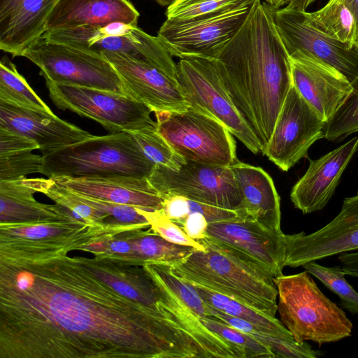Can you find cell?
Returning <instances> with one entry per match:
<instances>
[{
  "label": "cell",
  "mask_w": 358,
  "mask_h": 358,
  "mask_svg": "<svg viewBox=\"0 0 358 358\" xmlns=\"http://www.w3.org/2000/svg\"><path fill=\"white\" fill-rule=\"evenodd\" d=\"M250 335L268 346L275 358H316L322 355L320 351L313 350L306 341L298 343L295 339H287L258 332Z\"/></svg>",
  "instance_id": "cell-40"
},
{
  "label": "cell",
  "mask_w": 358,
  "mask_h": 358,
  "mask_svg": "<svg viewBox=\"0 0 358 358\" xmlns=\"http://www.w3.org/2000/svg\"><path fill=\"white\" fill-rule=\"evenodd\" d=\"M177 69L178 83L191 106L221 122L253 153L262 152L259 140L228 94L213 59H180Z\"/></svg>",
  "instance_id": "cell-8"
},
{
  "label": "cell",
  "mask_w": 358,
  "mask_h": 358,
  "mask_svg": "<svg viewBox=\"0 0 358 358\" xmlns=\"http://www.w3.org/2000/svg\"><path fill=\"white\" fill-rule=\"evenodd\" d=\"M292 84L327 122L353 90L337 69L307 52L289 55Z\"/></svg>",
  "instance_id": "cell-19"
},
{
  "label": "cell",
  "mask_w": 358,
  "mask_h": 358,
  "mask_svg": "<svg viewBox=\"0 0 358 358\" xmlns=\"http://www.w3.org/2000/svg\"><path fill=\"white\" fill-rule=\"evenodd\" d=\"M316 1L317 0H288L285 6L289 8L306 11V9Z\"/></svg>",
  "instance_id": "cell-46"
},
{
  "label": "cell",
  "mask_w": 358,
  "mask_h": 358,
  "mask_svg": "<svg viewBox=\"0 0 358 358\" xmlns=\"http://www.w3.org/2000/svg\"><path fill=\"white\" fill-rule=\"evenodd\" d=\"M252 0L219 15L187 23L165 21L157 37L173 57L216 59L249 15Z\"/></svg>",
  "instance_id": "cell-13"
},
{
  "label": "cell",
  "mask_w": 358,
  "mask_h": 358,
  "mask_svg": "<svg viewBox=\"0 0 358 358\" xmlns=\"http://www.w3.org/2000/svg\"><path fill=\"white\" fill-rule=\"evenodd\" d=\"M58 0H0V49L13 57L45 32V22Z\"/></svg>",
  "instance_id": "cell-23"
},
{
  "label": "cell",
  "mask_w": 358,
  "mask_h": 358,
  "mask_svg": "<svg viewBox=\"0 0 358 358\" xmlns=\"http://www.w3.org/2000/svg\"><path fill=\"white\" fill-rule=\"evenodd\" d=\"M230 168L242 199L241 217L281 230L280 199L271 177L261 167L239 161Z\"/></svg>",
  "instance_id": "cell-26"
},
{
  "label": "cell",
  "mask_w": 358,
  "mask_h": 358,
  "mask_svg": "<svg viewBox=\"0 0 358 358\" xmlns=\"http://www.w3.org/2000/svg\"><path fill=\"white\" fill-rule=\"evenodd\" d=\"M342 1L353 15L356 25V41L358 40V0H339Z\"/></svg>",
  "instance_id": "cell-45"
},
{
  "label": "cell",
  "mask_w": 358,
  "mask_h": 358,
  "mask_svg": "<svg viewBox=\"0 0 358 358\" xmlns=\"http://www.w3.org/2000/svg\"><path fill=\"white\" fill-rule=\"evenodd\" d=\"M132 224H92L76 219L0 224V249L24 252L84 251L86 246L133 229Z\"/></svg>",
  "instance_id": "cell-10"
},
{
  "label": "cell",
  "mask_w": 358,
  "mask_h": 358,
  "mask_svg": "<svg viewBox=\"0 0 358 358\" xmlns=\"http://www.w3.org/2000/svg\"><path fill=\"white\" fill-rule=\"evenodd\" d=\"M353 48L355 50V51L358 53V40H357L353 45Z\"/></svg>",
  "instance_id": "cell-49"
},
{
  "label": "cell",
  "mask_w": 358,
  "mask_h": 358,
  "mask_svg": "<svg viewBox=\"0 0 358 358\" xmlns=\"http://www.w3.org/2000/svg\"><path fill=\"white\" fill-rule=\"evenodd\" d=\"M252 0H174L167 8L166 21L192 22L210 17Z\"/></svg>",
  "instance_id": "cell-32"
},
{
  "label": "cell",
  "mask_w": 358,
  "mask_h": 358,
  "mask_svg": "<svg viewBox=\"0 0 358 358\" xmlns=\"http://www.w3.org/2000/svg\"><path fill=\"white\" fill-rule=\"evenodd\" d=\"M0 99L27 108L52 113L6 57L0 62Z\"/></svg>",
  "instance_id": "cell-31"
},
{
  "label": "cell",
  "mask_w": 358,
  "mask_h": 358,
  "mask_svg": "<svg viewBox=\"0 0 358 358\" xmlns=\"http://www.w3.org/2000/svg\"><path fill=\"white\" fill-rule=\"evenodd\" d=\"M83 196L87 203L102 210L117 223L139 225L145 228L150 227L148 220L138 211L135 206L101 201L85 196Z\"/></svg>",
  "instance_id": "cell-41"
},
{
  "label": "cell",
  "mask_w": 358,
  "mask_h": 358,
  "mask_svg": "<svg viewBox=\"0 0 358 358\" xmlns=\"http://www.w3.org/2000/svg\"><path fill=\"white\" fill-rule=\"evenodd\" d=\"M48 38L71 46L101 54L117 52L148 63L177 80V64L159 38L151 36L137 26L127 36L101 35L98 27L84 26L76 28L45 31Z\"/></svg>",
  "instance_id": "cell-15"
},
{
  "label": "cell",
  "mask_w": 358,
  "mask_h": 358,
  "mask_svg": "<svg viewBox=\"0 0 358 358\" xmlns=\"http://www.w3.org/2000/svg\"><path fill=\"white\" fill-rule=\"evenodd\" d=\"M302 266L339 297L342 308L353 315L358 314V292L345 278L346 274L341 266L327 267L314 261Z\"/></svg>",
  "instance_id": "cell-35"
},
{
  "label": "cell",
  "mask_w": 358,
  "mask_h": 358,
  "mask_svg": "<svg viewBox=\"0 0 358 358\" xmlns=\"http://www.w3.org/2000/svg\"><path fill=\"white\" fill-rule=\"evenodd\" d=\"M49 96L62 110L95 120L110 133L155 125L152 110L124 94L45 80Z\"/></svg>",
  "instance_id": "cell-9"
},
{
  "label": "cell",
  "mask_w": 358,
  "mask_h": 358,
  "mask_svg": "<svg viewBox=\"0 0 358 358\" xmlns=\"http://www.w3.org/2000/svg\"><path fill=\"white\" fill-rule=\"evenodd\" d=\"M308 23L325 36L353 48L356 25L353 15L339 0H329L320 9L305 12Z\"/></svg>",
  "instance_id": "cell-30"
},
{
  "label": "cell",
  "mask_w": 358,
  "mask_h": 358,
  "mask_svg": "<svg viewBox=\"0 0 358 358\" xmlns=\"http://www.w3.org/2000/svg\"><path fill=\"white\" fill-rule=\"evenodd\" d=\"M52 179L58 185L87 197L147 210L163 207V197L152 188L148 178L112 176Z\"/></svg>",
  "instance_id": "cell-24"
},
{
  "label": "cell",
  "mask_w": 358,
  "mask_h": 358,
  "mask_svg": "<svg viewBox=\"0 0 358 358\" xmlns=\"http://www.w3.org/2000/svg\"><path fill=\"white\" fill-rule=\"evenodd\" d=\"M209 330L216 333L235 348L243 358H275L268 346L250 334L209 318H199Z\"/></svg>",
  "instance_id": "cell-36"
},
{
  "label": "cell",
  "mask_w": 358,
  "mask_h": 358,
  "mask_svg": "<svg viewBox=\"0 0 358 358\" xmlns=\"http://www.w3.org/2000/svg\"><path fill=\"white\" fill-rule=\"evenodd\" d=\"M162 6H169L174 0H154Z\"/></svg>",
  "instance_id": "cell-48"
},
{
  "label": "cell",
  "mask_w": 358,
  "mask_h": 358,
  "mask_svg": "<svg viewBox=\"0 0 358 358\" xmlns=\"http://www.w3.org/2000/svg\"><path fill=\"white\" fill-rule=\"evenodd\" d=\"M43 155L31 151L0 156V181L25 178L27 175L41 173Z\"/></svg>",
  "instance_id": "cell-39"
},
{
  "label": "cell",
  "mask_w": 358,
  "mask_h": 358,
  "mask_svg": "<svg viewBox=\"0 0 358 358\" xmlns=\"http://www.w3.org/2000/svg\"><path fill=\"white\" fill-rule=\"evenodd\" d=\"M143 229L137 228L122 233L131 247V253L126 257L136 259L146 264L173 266L185 259L194 249L170 243L150 228Z\"/></svg>",
  "instance_id": "cell-28"
},
{
  "label": "cell",
  "mask_w": 358,
  "mask_h": 358,
  "mask_svg": "<svg viewBox=\"0 0 358 358\" xmlns=\"http://www.w3.org/2000/svg\"><path fill=\"white\" fill-rule=\"evenodd\" d=\"M203 301L209 306L229 315L245 320L268 329L280 338L295 339L292 334L275 316L260 312L227 296L190 282Z\"/></svg>",
  "instance_id": "cell-29"
},
{
  "label": "cell",
  "mask_w": 358,
  "mask_h": 358,
  "mask_svg": "<svg viewBox=\"0 0 358 358\" xmlns=\"http://www.w3.org/2000/svg\"><path fill=\"white\" fill-rule=\"evenodd\" d=\"M284 266L296 268L337 254L358 250V192L345 198L338 215L317 231L285 235Z\"/></svg>",
  "instance_id": "cell-16"
},
{
  "label": "cell",
  "mask_w": 358,
  "mask_h": 358,
  "mask_svg": "<svg viewBox=\"0 0 358 358\" xmlns=\"http://www.w3.org/2000/svg\"><path fill=\"white\" fill-rule=\"evenodd\" d=\"M281 322L298 343L320 345L351 336L353 325L342 308L329 299L305 270L273 278Z\"/></svg>",
  "instance_id": "cell-5"
},
{
  "label": "cell",
  "mask_w": 358,
  "mask_h": 358,
  "mask_svg": "<svg viewBox=\"0 0 358 358\" xmlns=\"http://www.w3.org/2000/svg\"><path fill=\"white\" fill-rule=\"evenodd\" d=\"M154 113L158 132L185 160L225 166L238 162L232 134L212 115L191 106Z\"/></svg>",
  "instance_id": "cell-6"
},
{
  "label": "cell",
  "mask_w": 358,
  "mask_h": 358,
  "mask_svg": "<svg viewBox=\"0 0 358 358\" xmlns=\"http://www.w3.org/2000/svg\"><path fill=\"white\" fill-rule=\"evenodd\" d=\"M136 208L148 220L150 229L167 241L204 250L201 243L190 238L180 225L166 215L162 208L147 210Z\"/></svg>",
  "instance_id": "cell-38"
},
{
  "label": "cell",
  "mask_w": 358,
  "mask_h": 358,
  "mask_svg": "<svg viewBox=\"0 0 358 358\" xmlns=\"http://www.w3.org/2000/svg\"><path fill=\"white\" fill-rule=\"evenodd\" d=\"M327 121L292 85L262 153L287 171L318 139L324 138Z\"/></svg>",
  "instance_id": "cell-12"
},
{
  "label": "cell",
  "mask_w": 358,
  "mask_h": 358,
  "mask_svg": "<svg viewBox=\"0 0 358 358\" xmlns=\"http://www.w3.org/2000/svg\"><path fill=\"white\" fill-rule=\"evenodd\" d=\"M208 225L204 215L194 212L185 217L180 227L190 238L198 241L206 237Z\"/></svg>",
  "instance_id": "cell-44"
},
{
  "label": "cell",
  "mask_w": 358,
  "mask_h": 358,
  "mask_svg": "<svg viewBox=\"0 0 358 358\" xmlns=\"http://www.w3.org/2000/svg\"><path fill=\"white\" fill-rule=\"evenodd\" d=\"M358 131V85L327 122L324 138L330 141H340Z\"/></svg>",
  "instance_id": "cell-37"
},
{
  "label": "cell",
  "mask_w": 358,
  "mask_h": 358,
  "mask_svg": "<svg viewBox=\"0 0 358 358\" xmlns=\"http://www.w3.org/2000/svg\"><path fill=\"white\" fill-rule=\"evenodd\" d=\"M214 60L228 94L263 150L292 85L289 56L266 3L255 1L244 24Z\"/></svg>",
  "instance_id": "cell-2"
},
{
  "label": "cell",
  "mask_w": 358,
  "mask_h": 358,
  "mask_svg": "<svg viewBox=\"0 0 358 358\" xmlns=\"http://www.w3.org/2000/svg\"><path fill=\"white\" fill-rule=\"evenodd\" d=\"M148 266L158 279L193 313L199 318L212 319L210 307L189 282L175 274L169 266L151 264Z\"/></svg>",
  "instance_id": "cell-34"
},
{
  "label": "cell",
  "mask_w": 358,
  "mask_h": 358,
  "mask_svg": "<svg viewBox=\"0 0 358 358\" xmlns=\"http://www.w3.org/2000/svg\"><path fill=\"white\" fill-rule=\"evenodd\" d=\"M144 155L155 165L180 169L186 160L178 154L153 126L129 131Z\"/></svg>",
  "instance_id": "cell-33"
},
{
  "label": "cell",
  "mask_w": 358,
  "mask_h": 358,
  "mask_svg": "<svg viewBox=\"0 0 358 358\" xmlns=\"http://www.w3.org/2000/svg\"><path fill=\"white\" fill-rule=\"evenodd\" d=\"M288 0H266V3L273 8H280L286 5Z\"/></svg>",
  "instance_id": "cell-47"
},
{
  "label": "cell",
  "mask_w": 358,
  "mask_h": 358,
  "mask_svg": "<svg viewBox=\"0 0 358 358\" xmlns=\"http://www.w3.org/2000/svg\"><path fill=\"white\" fill-rule=\"evenodd\" d=\"M34 178L0 181V224H36L73 218L58 204L37 201Z\"/></svg>",
  "instance_id": "cell-27"
},
{
  "label": "cell",
  "mask_w": 358,
  "mask_h": 358,
  "mask_svg": "<svg viewBox=\"0 0 358 358\" xmlns=\"http://www.w3.org/2000/svg\"><path fill=\"white\" fill-rule=\"evenodd\" d=\"M140 14L129 0H58L45 31L84 26L103 27L119 21L137 26Z\"/></svg>",
  "instance_id": "cell-25"
},
{
  "label": "cell",
  "mask_w": 358,
  "mask_h": 358,
  "mask_svg": "<svg viewBox=\"0 0 358 358\" xmlns=\"http://www.w3.org/2000/svg\"><path fill=\"white\" fill-rule=\"evenodd\" d=\"M273 22L288 53L301 51L312 55L340 71L352 84L358 85V53L353 48L334 40L310 26L305 12L270 6Z\"/></svg>",
  "instance_id": "cell-14"
},
{
  "label": "cell",
  "mask_w": 358,
  "mask_h": 358,
  "mask_svg": "<svg viewBox=\"0 0 358 358\" xmlns=\"http://www.w3.org/2000/svg\"><path fill=\"white\" fill-rule=\"evenodd\" d=\"M198 241L204 250L194 248L185 259L171 266L175 274L275 316L278 291L267 270L222 243L207 237Z\"/></svg>",
  "instance_id": "cell-3"
},
{
  "label": "cell",
  "mask_w": 358,
  "mask_h": 358,
  "mask_svg": "<svg viewBox=\"0 0 358 358\" xmlns=\"http://www.w3.org/2000/svg\"><path fill=\"white\" fill-rule=\"evenodd\" d=\"M155 164L132 135L93 136L43 155L41 173L50 178L127 176L148 178Z\"/></svg>",
  "instance_id": "cell-4"
},
{
  "label": "cell",
  "mask_w": 358,
  "mask_h": 358,
  "mask_svg": "<svg viewBox=\"0 0 358 358\" xmlns=\"http://www.w3.org/2000/svg\"><path fill=\"white\" fill-rule=\"evenodd\" d=\"M67 251L0 250V358H195L179 313L127 298Z\"/></svg>",
  "instance_id": "cell-1"
},
{
  "label": "cell",
  "mask_w": 358,
  "mask_h": 358,
  "mask_svg": "<svg viewBox=\"0 0 358 358\" xmlns=\"http://www.w3.org/2000/svg\"><path fill=\"white\" fill-rule=\"evenodd\" d=\"M101 54L117 73L124 94L153 113L182 111L190 106L178 83L156 67L123 54Z\"/></svg>",
  "instance_id": "cell-17"
},
{
  "label": "cell",
  "mask_w": 358,
  "mask_h": 358,
  "mask_svg": "<svg viewBox=\"0 0 358 358\" xmlns=\"http://www.w3.org/2000/svg\"><path fill=\"white\" fill-rule=\"evenodd\" d=\"M358 150V137L317 159H310L306 173L296 182L290 192L295 208L303 214L322 210L330 200L341 176Z\"/></svg>",
  "instance_id": "cell-22"
},
{
  "label": "cell",
  "mask_w": 358,
  "mask_h": 358,
  "mask_svg": "<svg viewBox=\"0 0 358 358\" xmlns=\"http://www.w3.org/2000/svg\"><path fill=\"white\" fill-rule=\"evenodd\" d=\"M34 150H39V145L31 138L0 128V156Z\"/></svg>",
  "instance_id": "cell-42"
},
{
  "label": "cell",
  "mask_w": 358,
  "mask_h": 358,
  "mask_svg": "<svg viewBox=\"0 0 358 358\" xmlns=\"http://www.w3.org/2000/svg\"><path fill=\"white\" fill-rule=\"evenodd\" d=\"M163 199L162 209L172 221L181 226L188 215V199L177 194L161 195Z\"/></svg>",
  "instance_id": "cell-43"
},
{
  "label": "cell",
  "mask_w": 358,
  "mask_h": 358,
  "mask_svg": "<svg viewBox=\"0 0 358 358\" xmlns=\"http://www.w3.org/2000/svg\"><path fill=\"white\" fill-rule=\"evenodd\" d=\"M0 128L31 138L39 145L43 155L92 136L53 113L27 108L2 99H0Z\"/></svg>",
  "instance_id": "cell-21"
},
{
  "label": "cell",
  "mask_w": 358,
  "mask_h": 358,
  "mask_svg": "<svg viewBox=\"0 0 358 358\" xmlns=\"http://www.w3.org/2000/svg\"><path fill=\"white\" fill-rule=\"evenodd\" d=\"M45 80L124 94L120 78L102 55L52 41L43 34L22 52Z\"/></svg>",
  "instance_id": "cell-7"
},
{
  "label": "cell",
  "mask_w": 358,
  "mask_h": 358,
  "mask_svg": "<svg viewBox=\"0 0 358 358\" xmlns=\"http://www.w3.org/2000/svg\"><path fill=\"white\" fill-rule=\"evenodd\" d=\"M148 180L160 195L183 196L192 201L237 210L241 216L242 199L230 166L189 160L178 170L155 165Z\"/></svg>",
  "instance_id": "cell-11"
},
{
  "label": "cell",
  "mask_w": 358,
  "mask_h": 358,
  "mask_svg": "<svg viewBox=\"0 0 358 358\" xmlns=\"http://www.w3.org/2000/svg\"><path fill=\"white\" fill-rule=\"evenodd\" d=\"M94 275L122 296L155 310L164 296L163 287L148 264L116 254H97L93 258L79 257Z\"/></svg>",
  "instance_id": "cell-20"
},
{
  "label": "cell",
  "mask_w": 358,
  "mask_h": 358,
  "mask_svg": "<svg viewBox=\"0 0 358 358\" xmlns=\"http://www.w3.org/2000/svg\"><path fill=\"white\" fill-rule=\"evenodd\" d=\"M285 235L248 219L210 223L206 237L252 259L274 278L285 268Z\"/></svg>",
  "instance_id": "cell-18"
}]
</instances>
